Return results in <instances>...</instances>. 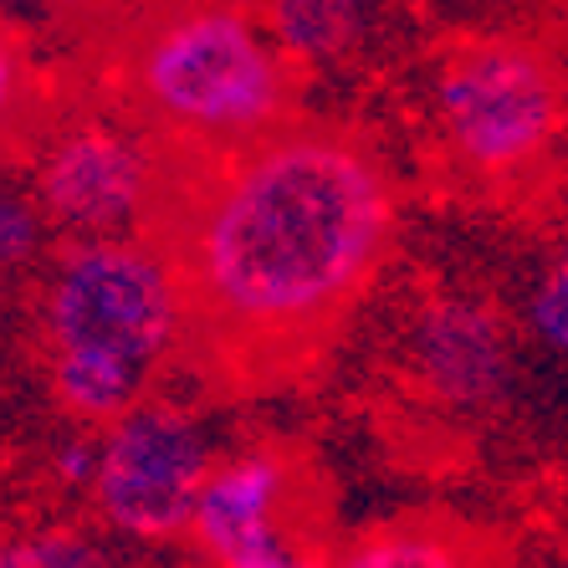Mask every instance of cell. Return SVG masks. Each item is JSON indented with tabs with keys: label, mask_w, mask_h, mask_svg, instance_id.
Instances as JSON below:
<instances>
[{
	"label": "cell",
	"mask_w": 568,
	"mask_h": 568,
	"mask_svg": "<svg viewBox=\"0 0 568 568\" xmlns=\"http://www.w3.org/2000/svg\"><path fill=\"white\" fill-rule=\"evenodd\" d=\"M144 236L180 292V364L211 395H272L374 287L395 190L364 139L292 113L246 144H154Z\"/></svg>",
	"instance_id": "cell-1"
},
{
	"label": "cell",
	"mask_w": 568,
	"mask_h": 568,
	"mask_svg": "<svg viewBox=\"0 0 568 568\" xmlns=\"http://www.w3.org/2000/svg\"><path fill=\"white\" fill-rule=\"evenodd\" d=\"M103 47L119 113L149 144L225 149L297 113V62L236 0H149Z\"/></svg>",
	"instance_id": "cell-2"
},
{
	"label": "cell",
	"mask_w": 568,
	"mask_h": 568,
	"mask_svg": "<svg viewBox=\"0 0 568 568\" xmlns=\"http://www.w3.org/2000/svg\"><path fill=\"white\" fill-rule=\"evenodd\" d=\"M47 374L67 415L113 425L180 364V292L144 231L78 236L41 292Z\"/></svg>",
	"instance_id": "cell-3"
},
{
	"label": "cell",
	"mask_w": 568,
	"mask_h": 568,
	"mask_svg": "<svg viewBox=\"0 0 568 568\" xmlns=\"http://www.w3.org/2000/svg\"><path fill=\"white\" fill-rule=\"evenodd\" d=\"M430 113L450 164L476 180H523L568 129V78L528 37H471L430 72Z\"/></svg>",
	"instance_id": "cell-4"
},
{
	"label": "cell",
	"mask_w": 568,
	"mask_h": 568,
	"mask_svg": "<svg viewBox=\"0 0 568 568\" xmlns=\"http://www.w3.org/2000/svg\"><path fill=\"white\" fill-rule=\"evenodd\" d=\"M328 503L303 456L272 446L225 456L195 497L185 542L221 568H292L328 558Z\"/></svg>",
	"instance_id": "cell-5"
},
{
	"label": "cell",
	"mask_w": 568,
	"mask_h": 568,
	"mask_svg": "<svg viewBox=\"0 0 568 568\" xmlns=\"http://www.w3.org/2000/svg\"><path fill=\"white\" fill-rule=\"evenodd\" d=\"M211 466L215 456L205 446V430L185 410L154 405L149 395L144 405H133L129 415L108 425L103 446H98L93 507L108 528L129 532V538H185Z\"/></svg>",
	"instance_id": "cell-6"
},
{
	"label": "cell",
	"mask_w": 568,
	"mask_h": 568,
	"mask_svg": "<svg viewBox=\"0 0 568 568\" xmlns=\"http://www.w3.org/2000/svg\"><path fill=\"white\" fill-rule=\"evenodd\" d=\"M154 195V144L144 129L123 123H78L57 133L41 154L37 200L52 225L72 236H129L144 231Z\"/></svg>",
	"instance_id": "cell-7"
},
{
	"label": "cell",
	"mask_w": 568,
	"mask_h": 568,
	"mask_svg": "<svg viewBox=\"0 0 568 568\" xmlns=\"http://www.w3.org/2000/svg\"><path fill=\"white\" fill-rule=\"evenodd\" d=\"M503 333L476 307L450 303L420 328V369L446 399H487L503 379Z\"/></svg>",
	"instance_id": "cell-8"
},
{
	"label": "cell",
	"mask_w": 568,
	"mask_h": 568,
	"mask_svg": "<svg viewBox=\"0 0 568 568\" xmlns=\"http://www.w3.org/2000/svg\"><path fill=\"white\" fill-rule=\"evenodd\" d=\"M266 27L282 41L292 62H323V57H344L358 37V16L364 0H266Z\"/></svg>",
	"instance_id": "cell-9"
},
{
	"label": "cell",
	"mask_w": 568,
	"mask_h": 568,
	"mask_svg": "<svg viewBox=\"0 0 568 568\" xmlns=\"http://www.w3.org/2000/svg\"><path fill=\"white\" fill-rule=\"evenodd\" d=\"M466 538L462 528L450 523H425V517H410V523H395V528L364 538V548H354V564H374V568H440V564H481L487 548H462Z\"/></svg>",
	"instance_id": "cell-10"
},
{
	"label": "cell",
	"mask_w": 568,
	"mask_h": 568,
	"mask_svg": "<svg viewBox=\"0 0 568 568\" xmlns=\"http://www.w3.org/2000/svg\"><path fill=\"white\" fill-rule=\"evenodd\" d=\"M47 139V93L37 67L16 47V37L0 27V164L21 159Z\"/></svg>",
	"instance_id": "cell-11"
},
{
	"label": "cell",
	"mask_w": 568,
	"mask_h": 568,
	"mask_svg": "<svg viewBox=\"0 0 568 568\" xmlns=\"http://www.w3.org/2000/svg\"><path fill=\"white\" fill-rule=\"evenodd\" d=\"M47 205L27 195H0V266H27L41 252V231H47Z\"/></svg>",
	"instance_id": "cell-12"
},
{
	"label": "cell",
	"mask_w": 568,
	"mask_h": 568,
	"mask_svg": "<svg viewBox=\"0 0 568 568\" xmlns=\"http://www.w3.org/2000/svg\"><path fill=\"white\" fill-rule=\"evenodd\" d=\"M532 333L568 358V252L542 272L538 292H532Z\"/></svg>",
	"instance_id": "cell-13"
},
{
	"label": "cell",
	"mask_w": 568,
	"mask_h": 568,
	"mask_svg": "<svg viewBox=\"0 0 568 568\" xmlns=\"http://www.w3.org/2000/svg\"><path fill=\"white\" fill-rule=\"evenodd\" d=\"M0 564H103V554L78 532H37L27 548H0Z\"/></svg>",
	"instance_id": "cell-14"
},
{
	"label": "cell",
	"mask_w": 568,
	"mask_h": 568,
	"mask_svg": "<svg viewBox=\"0 0 568 568\" xmlns=\"http://www.w3.org/2000/svg\"><path fill=\"white\" fill-rule=\"evenodd\" d=\"M57 11L72 21V27L82 31V37H93V41H108L113 31L129 21L133 11H144L149 0H52Z\"/></svg>",
	"instance_id": "cell-15"
}]
</instances>
